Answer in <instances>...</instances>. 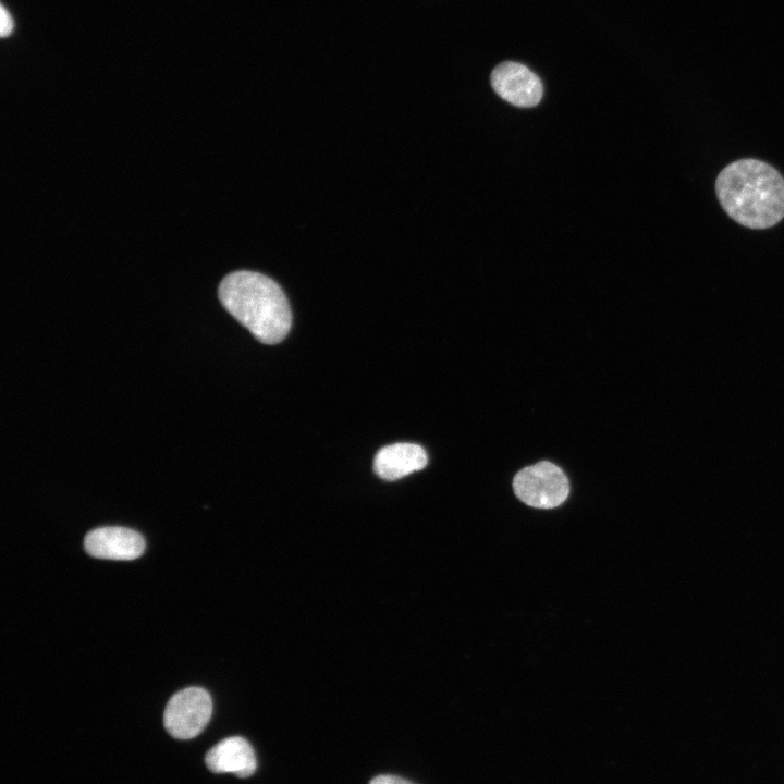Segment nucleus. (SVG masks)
Returning <instances> with one entry per match:
<instances>
[{
    "label": "nucleus",
    "instance_id": "5",
    "mask_svg": "<svg viewBox=\"0 0 784 784\" xmlns=\"http://www.w3.org/2000/svg\"><path fill=\"white\" fill-rule=\"evenodd\" d=\"M490 81L494 91L516 107H535L542 98L540 78L520 63L505 61L499 64L492 71Z\"/></svg>",
    "mask_w": 784,
    "mask_h": 784
},
{
    "label": "nucleus",
    "instance_id": "6",
    "mask_svg": "<svg viewBox=\"0 0 784 784\" xmlns=\"http://www.w3.org/2000/svg\"><path fill=\"white\" fill-rule=\"evenodd\" d=\"M84 548L89 555L98 559L134 560L143 554L145 540L130 528L101 527L86 535Z\"/></svg>",
    "mask_w": 784,
    "mask_h": 784
},
{
    "label": "nucleus",
    "instance_id": "9",
    "mask_svg": "<svg viewBox=\"0 0 784 784\" xmlns=\"http://www.w3.org/2000/svg\"><path fill=\"white\" fill-rule=\"evenodd\" d=\"M13 20L10 15V13L5 10L3 5H1V14H0V33L2 37L9 36L13 30Z\"/></svg>",
    "mask_w": 784,
    "mask_h": 784
},
{
    "label": "nucleus",
    "instance_id": "7",
    "mask_svg": "<svg viewBox=\"0 0 784 784\" xmlns=\"http://www.w3.org/2000/svg\"><path fill=\"white\" fill-rule=\"evenodd\" d=\"M205 762L213 773H233L238 777L250 776L257 767L253 747L240 736L219 742L208 750Z\"/></svg>",
    "mask_w": 784,
    "mask_h": 784
},
{
    "label": "nucleus",
    "instance_id": "4",
    "mask_svg": "<svg viewBox=\"0 0 784 784\" xmlns=\"http://www.w3.org/2000/svg\"><path fill=\"white\" fill-rule=\"evenodd\" d=\"M212 713L210 695L199 687H188L174 694L163 714L167 732L177 739L196 737L208 724Z\"/></svg>",
    "mask_w": 784,
    "mask_h": 784
},
{
    "label": "nucleus",
    "instance_id": "2",
    "mask_svg": "<svg viewBox=\"0 0 784 784\" xmlns=\"http://www.w3.org/2000/svg\"><path fill=\"white\" fill-rule=\"evenodd\" d=\"M223 307L261 343L277 344L289 333L292 313L280 285L247 270L232 272L219 285Z\"/></svg>",
    "mask_w": 784,
    "mask_h": 784
},
{
    "label": "nucleus",
    "instance_id": "3",
    "mask_svg": "<svg viewBox=\"0 0 784 784\" xmlns=\"http://www.w3.org/2000/svg\"><path fill=\"white\" fill-rule=\"evenodd\" d=\"M513 489L523 503L548 510L566 500L569 483L560 467L543 461L519 470L513 479Z\"/></svg>",
    "mask_w": 784,
    "mask_h": 784
},
{
    "label": "nucleus",
    "instance_id": "8",
    "mask_svg": "<svg viewBox=\"0 0 784 784\" xmlns=\"http://www.w3.org/2000/svg\"><path fill=\"white\" fill-rule=\"evenodd\" d=\"M427 453L415 443H394L380 449L373 460L375 473L384 480H397L426 467Z\"/></svg>",
    "mask_w": 784,
    "mask_h": 784
},
{
    "label": "nucleus",
    "instance_id": "10",
    "mask_svg": "<svg viewBox=\"0 0 784 784\" xmlns=\"http://www.w3.org/2000/svg\"><path fill=\"white\" fill-rule=\"evenodd\" d=\"M369 784H413L412 782L395 775H378Z\"/></svg>",
    "mask_w": 784,
    "mask_h": 784
},
{
    "label": "nucleus",
    "instance_id": "1",
    "mask_svg": "<svg viewBox=\"0 0 784 784\" xmlns=\"http://www.w3.org/2000/svg\"><path fill=\"white\" fill-rule=\"evenodd\" d=\"M715 191L726 213L744 226L765 229L784 218V179L763 161L728 164L719 174Z\"/></svg>",
    "mask_w": 784,
    "mask_h": 784
}]
</instances>
